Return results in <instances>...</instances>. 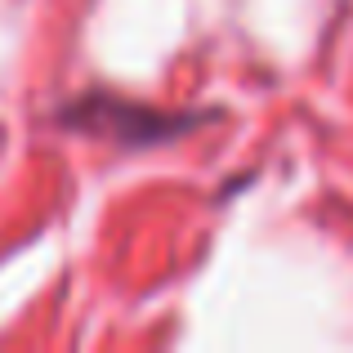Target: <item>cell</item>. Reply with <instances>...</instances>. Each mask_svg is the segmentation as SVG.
<instances>
[{
    "label": "cell",
    "instance_id": "1",
    "mask_svg": "<svg viewBox=\"0 0 353 353\" xmlns=\"http://www.w3.org/2000/svg\"><path fill=\"white\" fill-rule=\"evenodd\" d=\"M59 121H68L72 130L108 134L112 143L143 148V143H165L170 134L197 125L201 117H192V112L188 117H174V112H161V108L117 99V94H81V99H72V103L59 112Z\"/></svg>",
    "mask_w": 353,
    "mask_h": 353
}]
</instances>
